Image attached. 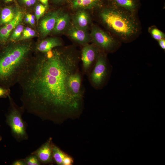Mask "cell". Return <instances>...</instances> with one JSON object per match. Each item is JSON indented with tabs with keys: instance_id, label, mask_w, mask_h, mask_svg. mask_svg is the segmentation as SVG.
I'll list each match as a JSON object with an SVG mask.
<instances>
[{
	"instance_id": "7402d4cb",
	"label": "cell",
	"mask_w": 165,
	"mask_h": 165,
	"mask_svg": "<svg viewBox=\"0 0 165 165\" xmlns=\"http://www.w3.org/2000/svg\"><path fill=\"white\" fill-rule=\"evenodd\" d=\"M24 159L26 165H40L41 163L37 156L31 153Z\"/></svg>"
},
{
	"instance_id": "f546056e",
	"label": "cell",
	"mask_w": 165,
	"mask_h": 165,
	"mask_svg": "<svg viewBox=\"0 0 165 165\" xmlns=\"http://www.w3.org/2000/svg\"><path fill=\"white\" fill-rule=\"evenodd\" d=\"M159 45L160 47L163 50L165 49V38L162 39L158 41Z\"/></svg>"
},
{
	"instance_id": "ffe728a7",
	"label": "cell",
	"mask_w": 165,
	"mask_h": 165,
	"mask_svg": "<svg viewBox=\"0 0 165 165\" xmlns=\"http://www.w3.org/2000/svg\"><path fill=\"white\" fill-rule=\"evenodd\" d=\"M148 31L152 37L158 41L165 38V34L155 26H151L149 28Z\"/></svg>"
},
{
	"instance_id": "d4e9b609",
	"label": "cell",
	"mask_w": 165,
	"mask_h": 165,
	"mask_svg": "<svg viewBox=\"0 0 165 165\" xmlns=\"http://www.w3.org/2000/svg\"><path fill=\"white\" fill-rule=\"evenodd\" d=\"M10 93V88H5L0 85V98L8 97Z\"/></svg>"
},
{
	"instance_id": "44dd1931",
	"label": "cell",
	"mask_w": 165,
	"mask_h": 165,
	"mask_svg": "<svg viewBox=\"0 0 165 165\" xmlns=\"http://www.w3.org/2000/svg\"><path fill=\"white\" fill-rule=\"evenodd\" d=\"M24 29V26L21 24H19L15 28L11 35L9 38L10 40L12 42L18 40Z\"/></svg>"
},
{
	"instance_id": "836d02e7",
	"label": "cell",
	"mask_w": 165,
	"mask_h": 165,
	"mask_svg": "<svg viewBox=\"0 0 165 165\" xmlns=\"http://www.w3.org/2000/svg\"><path fill=\"white\" fill-rule=\"evenodd\" d=\"M13 0H4L6 2H9L13 1Z\"/></svg>"
},
{
	"instance_id": "6da1fadb",
	"label": "cell",
	"mask_w": 165,
	"mask_h": 165,
	"mask_svg": "<svg viewBox=\"0 0 165 165\" xmlns=\"http://www.w3.org/2000/svg\"><path fill=\"white\" fill-rule=\"evenodd\" d=\"M42 54L31 58L20 78L21 106L42 120L56 122L81 108L68 84L69 76L79 70V57L71 48H55Z\"/></svg>"
},
{
	"instance_id": "30bf717a",
	"label": "cell",
	"mask_w": 165,
	"mask_h": 165,
	"mask_svg": "<svg viewBox=\"0 0 165 165\" xmlns=\"http://www.w3.org/2000/svg\"><path fill=\"white\" fill-rule=\"evenodd\" d=\"M60 11L61 10H58L50 12L41 19L39 24V30L43 37L46 36L53 31Z\"/></svg>"
},
{
	"instance_id": "4dcf8cb0",
	"label": "cell",
	"mask_w": 165,
	"mask_h": 165,
	"mask_svg": "<svg viewBox=\"0 0 165 165\" xmlns=\"http://www.w3.org/2000/svg\"><path fill=\"white\" fill-rule=\"evenodd\" d=\"M40 2L46 8L48 6V0H39Z\"/></svg>"
},
{
	"instance_id": "83f0119b",
	"label": "cell",
	"mask_w": 165,
	"mask_h": 165,
	"mask_svg": "<svg viewBox=\"0 0 165 165\" xmlns=\"http://www.w3.org/2000/svg\"><path fill=\"white\" fill-rule=\"evenodd\" d=\"M11 164L12 165H26L24 159L15 160L13 161Z\"/></svg>"
},
{
	"instance_id": "f1b7e54d",
	"label": "cell",
	"mask_w": 165,
	"mask_h": 165,
	"mask_svg": "<svg viewBox=\"0 0 165 165\" xmlns=\"http://www.w3.org/2000/svg\"><path fill=\"white\" fill-rule=\"evenodd\" d=\"M23 2L28 6H31L34 5L36 0H22Z\"/></svg>"
},
{
	"instance_id": "e0dca14e",
	"label": "cell",
	"mask_w": 165,
	"mask_h": 165,
	"mask_svg": "<svg viewBox=\"0 0 165 165\" xmlns=\"http://www.w3.org/2000/svg\"><path fill=\"white\" fill-rule=\"evenodd\" d=\"M16 13L10 7L7 6L3 8L0 16V24H6L9 22L14 17Z\"/></svg>"
},
{
	"instance_id": "2e32d148",
	"label": "cell",
	"mask_w": 165,
	"mask_h": 165,
	"mask_svg": "<svg viewBox=\"0 0 165 165\" xmlns=\"http://www.w3.org/2000/svg\"><path fill=\"white\" fill-rule=\"evenodd\" d=\"M70 19L68 13L61 11L57 18L53 31L58 33L65 30L70 24Z\"/></svg>"
},
{
	"instance_id": "e575fe53",
	"label": "cell",
	"mask_w": 165,
	"mask_h": 165,
	"mask_svg": "<svg viewBox=\"0 0 165 165\" xmlns=\"http://www.w3.org/2000/svg\"><path fill=\"white\" fill-rule=\"evenodd\" d=\"M2 139V137L0 134V142L1 141Z\"/></svg>"
},
{
	"instance_id": "5bb4252c",
	"label": "cell",
	"mask_w": 165,
	"mask_h": 165,
	"mask_svg": "<svg viewBox=\"0 0 165 165\" xmlns=\"http://www.w3.org/2000/svg\"><path fill=\"white\" fill-rule=\"evenodd\" d=\"M62 46V43L59 39L56 38H50L40 42L36 45L34 50L37 52L44 53Z\"/></svg>"
},
{
	"instance_id": "5b68a950",
	"label": "cell",
	"mask_w": 165,
	"mask_h": 165,
	"mask_svg": "<svg viewBox=\"0 0 165 165\" xmlns=\"http://www.w3.org/2000/svg\"><path fill=\"white\" fill-rule=\"evenodd\" d=\"M105 51L101 50L93 67L90 75L92 85L96 88L101 87L108 74V66Z\"/></svg>"
},
{
	"instance_id": "9a60e30c",
	"label": "cell",
	"mask_w": 165,
	"mask_h": 165,
	"mask_svg": "<svg viewBox=\"0 0 165 165\" xmlns=\"http://www.w3.org/2000/svg\"><path fill=\"white\" fill-rule=\"evenodd\" d=\"M108 4L124 9L132 13L137 11L139 0H107Z\"/></svg>"
},
{
	"instance_id": "8fae6325",
	"label": "cell",
	"mask_w": 165,
	"mask_h": 165,
	"mask_svg": "<svg viewBox=\"0 0 165 165\" xmlns=\"http://www.w3.org/2000/svg\"><path fill=\"white\" fill-rule=\"evenodd\" d=\"M106 0H70L68 5L74 10L100 9L105 5Z\"/></svg>"
},
{
	"instance_id": "277c9868",
	"label": "cell",
	"mask_w": 165,
	"mask_h": 165,
	"mask_svg": "<svg viewBox=\"0 0 165 165\" xmlns=\"http://www.w3.org/2000/svg\"><path fill=\"white\" fill-rule=\"evenodd\" d=\"M8 97L9 106L6 115V123L10 128L12 136L16 141L21 142L28 140L27 124L22 118L25 111L21 106L16 104L10 95Z\"/></svg>"
},
{
	"instance_id": "8992f818",
	"label": "cell",
	"mask_w": 165,
	"mask_h": 165,
	"mask_svg": "<svg viewBox=\"0 0 165 165\" xmlns=\"http://www.w3.org/2000/svg\"><path fill=\"white\" fill-rule=\"evenodd\" d=\"M90 35L94 43L105 52H112L117 48V41L96 26L92 27Z\"/></svg>"
},
{
	"instance_id": "1f68e13d",
	"label": "cell",
	"mask_w": 165,
	"mask_h": 165,
	"mask_svg": "<svg viewBox=\"0 0 165 165\" xmlns=\"http://www.w3.org/2000/svg\"><path fill=\"white\" fill-rule=\"evenodd\" d=\"M28 23L31 25H33L35 23V19H30Z\"/></svg>"
},
{
	"instance_id": "484cf974",
	"label": "cell",
	"mask_w": 165,
	"mask_h": 165,
	"mask_svg": "<svg viewBox=\"0 0 165 165\" xmlns=\"http://www.w3.org/2000/svg\"><path fill=\"white\" fill-rule=\"evenodd\" d=\"M73 162L72 158L66 154L63 160L62 165H71L72 164Z\"/></svg>"
},
{
	"instance_id": "4316f807",
	"label": "cell",
	"mask_w": 165,
	"mask_h": 165,
	"mask_svg": "<svg viewBox=\"0 0 165 165\" xmlns=\"http://www.w3.org/2000/svg\"><path fill=\"white\" fill-rule=\"evenodd\" d=\"M54 4L58 5L68 4L70 0H51Z\"/></svg>"
},
{
	"instance_id": "cb8c5ba5",
	"label": "cell",
	"mask_w": 165,
	"mask_h": 165,
	"mask_svg": "<svg viewBox=\"0 0 165 165\" xmlns=\"http://www.w3.org/2000/svg\"><path fill=\"white\" fill-rule=\"evenodd\" d=\"M46 8L44 5L42 4H39L36 6L35 9V17L37 22L38 21L40 18L45 13Z\"/></svg>"
},
{
	"instance_id": "d6a6232c",
	"label": "cell",
	"mask_w": 165,
	"mask_h": 165,
	"mask_svg": "<svg viewBox=\"0 0 165 165\" xmlns=\"http://www.w3.org/2000/svg\"><path fill=\"white\" fill-rule=\"evenodd\" d=\"M30 18L27 15L26 16V17L25 18V21L27 22H29V20Z\"/></svg>"
},
{
	"instance_id": "7c38bea8",
	"label": "cell",
	"mask_w": 165,
	"mask_h": 165,
	"mask_svg": "<svg viewBox=\"0 0 165 165\" xmlns=\"http://www.w3.org/2000/svg\"><path fill=\"white\" fill-rule=\"evenodd\" d=\"M68 35L73 40L78 44L84 45L91 40L90 35L87 31L79 29L73 25L69 24L67 29Z\"/></svg>"
},
{
	"instance_id": "7a4b0ae2",
	"label": "cell",
	"mask_w": 165,
	"mask_h": 165,
	"mask_svg": "<svg viewBox=\"0 0 165 165\" xmlns=\"http://www.w3.org/2000/svg\"><path fill=\"white\" fill-rule=\"evenodd\" d=\"M30 42L11 44L0 51V85L10 88L18 83L31 58Z\"/></svg>"
},
{
	"instance_id": "52a82bcc",
	"label": "cell",
	"mask_w": 165,
	"mask_h": 165,
	"mask_svg": "<svg viewBox=\"0 0 165 165\" xmlns=\"http://www.w3.org/2000/svg\"><path fill=\"white\" fill-rule=\"evenodd\" d=\"M83 46L81 55L82 69L85 73L88 74L102 50L94 43H88Z\"/></svg>"
},
{
	"instance_id": "4fadbf2b",
	"label": "cell",
	"mask_w": 165,
	"mask_h": 165,
	"mask_svg": "<svg viewBox=\"0 0 165 165\" xmlns=\"http://www.w3.org/2000/svg\"><path fill=\"white\" fill-rule=\"evenodd\" d=\"M87 10L79 9L72 17V24L75 27L82 30L87 31L90 21V16Z\"/></svg>"
},
{
	"instance_id": "d6986e66",
	"label": "cell",
	"mask_w": 165,
	"mask_h": 165,
	"mask_svg": "<svg viewBox=\"0 0 165 165\" xmlns=\"http://www.w3.org/2000/svg\"><path fill=\"white\" fill-rule=\"evenodd\" d=\"M53 160L58 165H62L63 160L66 154L57 146L53 145L52 150Z\"/></svg>"
},
{
	"instance_id": "ba28073f",
	"label": "cell",
	"mask_w": 165,
	"mask_h": 165,
	"mask_svg": "<svg viewBox=\"0 0 165 165\" xmlns=\"http://www.w3.org/2000/svg\"><path fill=\"white\" fill-rule=\"evenodd\" d=\"M81 78L79 70L69 76L68 84L69 91L72 96L77 101L82 103L83 94L81 87Z\"/></svg>"
},
{
	"instance_id": "3957f363",
	"label": "cell",
	"mask_w": 165,
	"mask_h": 165,
	"mask_svg": "<svg viewBox=\"0 0 165 165\" xmlns=\"http://www.w3.org/2000/svg\"><path fill=\"white\" fill-rule=\"evenodd\" d=\"M99 9L102 23L122 40H130L139 33V26L134 14L108 4Z\"/></svg>"
},
{
	"instance_id": "9c48e42d",
	"label": "cell",
	"mask_w": 165,
	"mask_h": 165,
	"mask_svg": "<svg viewBox=\"0 0 165 165\" xmlns=\"http://www.w3.org/2000/svg\"><path fill=\"white\" fill-rule=\"evenodd\" d=\"M52 138H50L39 148L31 154L37 156L41 163L50 164L53 163Z\"/></svg>"
},
{
	"instance_id": "ac0fdd59",
	"label": "cell",
	"mask_w": 165,
	"mask_h": 165,
	"mask_svg": "<svg viewBox=\"0 0 165 165\" xmlns=\"http://www.w3.org/2000/svg\"><path fill=\"white\" fill-rule=\"evenodd\" d=\"M23 13L18 11L16 13L15 16L13 20L3 27L5 29L9 34L13 29L18 25L22 20Z\"/></svg>"
},
{
	"instance_id": "603a6c76",
	"label": "cell",
	"mask_w": 165,
	"mask_h": 165,
	"mask_svg": "<svg viewBox=\"0 0 165 165\" xmlns=\"http://www.w3.org/2000/svg\"><path fill=\"white\" fill-rule=\"evenodd\" d=\"M35 31L29 27L24 29L22 32V36L18 40L28 39L35 36Z\"/></svg>"
}]
</instances>
